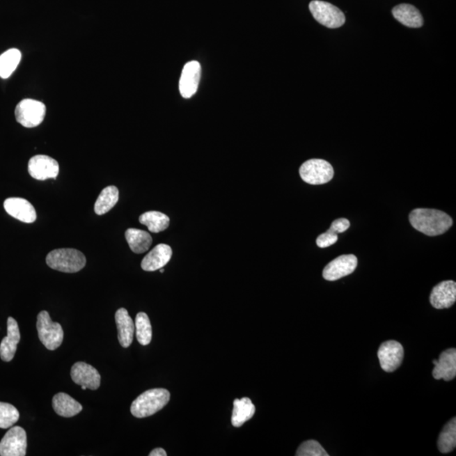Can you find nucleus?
Returning a JSON list of instances; mask_svg holds the SVG:
<instances>
[{
    "label": "nucleus",
    "mask_w": 456,
    "mask_h": 456,
    "mask_svg": "<svg viewBox=\"0 0 456 456\" xmlns=\"http://www.w3.org/2000/svg\"><path fill=\"white\" fill-rule=\"evenodd\" d=\"M435 367L433 376L435 379L450 382L456 376V350L455 348L448 349L443 352L439 360H434Z\"/></svg>",
    "instance_id": "nucleus-17"
},
{
    "label": "nucleus",
    "mask_w": 456,
    "mask_h": 456,
    "mask_svg": "<svg viewBox=\"0 0 456 456\" xmlns=\"http://www.w3.org/2000/svg\"><path fill=\"white\" fill-rule=\"evenodd\" d=\"M201 66L199 62L190 61L184 67L180 81L182 97L190 98L196 93L201 80Z\"/></svg>",
    "instance_id": "nucleus-13"
},
{
    "label": "nucleus",
    "mask_w": 456,
    "mask_h": 456,
    "mask_svg": "<svg viewBox=\"0 0 456 456\" xmlns=\"http://www.w3.org/2000/svg\"><path fill=\"white\" fill-rule=\"evenodd\" d=\"M125 237L130 249L136 253H143L148 251L152 244V237L148 232L136 228H129Z\"/></svg>",
    "instance_id": "nucleus-23"
},
{
    "label": "nucleus",
    "mask_w": 456,
    "mask_h": 456,
    "mask_svg": "<svg viewBox=\"0 0 456 456\" xmlns=\"http://www.w3.org/2000/svg\"><path fill=\"white\" fill-rule=\"evenodd\" d=\"M301 178L307 184L320 185L327 184L334 177V169L328 162L310 159L305 162L299 169Z\"/></svg>",
    "instance_id": "nucleus-7"
},
{
    "label": "nucleus",
    "mask_w": 456,
    "mask_h": 456,
    "mask_svg": "<svg viewBox=\"0 0 456 456\" xmlns=\"http://www.w3.org/2000/svg\"><path fill=\"white\" fill-rule=\"evenodd\" d=\"M81 388H82V390L86 391L87 388H86V386H81Z\"/></svg>",
    "instance_id": "nucleus-34"
},
{
    "label": "nucleus",
    "mask_w": 456,
    "mask_h": 456,
    "mask_svg": "<svg viewBox=\"0 0 456 456\" xmlns=\"http://www.w3.org/2000/svg\"><path fill=\"white\" fill-rule=\"evenodd\" d=\"M19 340H21V333H19L18 323L12 317H9L7 320V336L0 344V358L3 362H10L14 359Z\"/></svg>",
    "instance_id": "nucleus-15"
},
{
    "label": "nucleus",
    "mask_w": 456,
    "mask_h": 456,
    "mask_svg": "<svg viewBox=\"0 0 456 456\" xmlns=\"http://www.w3.org/2000/svg\"><path fill=\"white\" fill-rule=\"evenodd\" d=\"M115 321L118 328V342L123 347H129L133 343L134 334L136 331V325L132 317L125 308H121L115 314Z\"/></svg>",
    "instance_id": "nucleus-19"
},
{
    "label": "nucleus",
    "mask_w": 456,
    "mask_h": 456,
    "mask_svg": "<svg viewBox=\"0 0 456 456\" xmlns=\"http://www.w3.org/2000/svg\"><path fill=\"white\" fill-rule=\"evenodd\" d=\"M160 272H161V273H164V269H162V268H161V269H160Z\"/></svg>",
    "instance_id": "nucleus-35"
},
{
    "label": "nucleus",
    "mask_w": 456,
    "mask_h": 456,
    "mask_svg": "<svg viewBox=\"0 0 456 456\" xmlns=\"http://www.w3.org/2000/svg\"><path fill=\"white\" fill-rule=\"evenodd\" d=\"M3 207L12 217L25 223H33L37 219L34 206L22 198H9L3 202Z\"/></svg>",
    "instance_id": "nucleus-14"
},
{
    "label": "nucleus",
    "mask_w": 456,
    "mask_h": 456,
    "mask_svg": "<svg viewBox=\"0 0 456 456\" xmlns=\"http://www.w3.org/2000/svg\"><path fill=\"white\" fill-rule=\"evenodd\" d=\"M309 10L317 22L328 29H339L346 22L343 12L328 2L313 0L309 3Z\"/></svg>",
    "instance_id": "nucleus-5"
},
{
    "label": "nucleus",
    "mask_w": 456,
    "mask_h": 456,
    "mask_svg": "<svg viewBox=\"0 0 456 456\" xmlns=\"http://www.w3.org/2000/svg\"><path fill=\"white\" fill-rule=\"evenodd\" d=\"M29 172L30 175L37 180L45 181L49 178L56 180L59 173V165L54 158L45 155H38L31 158Z\"/></svg>",
    "instance_id": "nucleus-9"
},
{
    "label": "nucleus",
    "mask_w": 456,
    "mask_h": 456,
    "mask_svg": "<svg viewBox=\"0 0 456 456\" xmlns=\"http://www.w3.org/2000/svg\"><path fill=\"white\" fill-rule=\"evenodd\" d=\"M27 438L26 431L21 427H11L0 441V455L25 456Z\"/></svg>",
    "instance_id": "nucleus-8"
},
{
    "label": "nucleus",
    "mask_w": 456,
    "mask_h": 456,
    "mask_svg": "<svg viewBox=\"0 0 456 456\" xmlns=\"http://www.w3.org/2000/svg\"><path fill=\"white\" fill-rule=\"evenodd\" d=\"M150 456H166V452L162 448H157L149 454Z\"/></svg>",
    "instance_id": "nucleus-33"
},
{
    "label": "nucleus",
    "mask_w": 456,
    "mask_h": 456,
    "mask_svg": "<svg viewBox=\"0 0 456 456\" xmlns=\"http://www.w3.org/2000/svg\"><path fill=\"white\" fill-rule=\"evenodd\" d=\"M172 255V249L169 245L158 244L143 259L141 268L146 272L157 271L169 262Z\"/></svg>",
    "instance_id": "nucleus-18"
},
{
    "label": "nucleus",
    "mask_w": 456,
    "mask_h": 456,
    "mask_svg": "<svg viewBox=\"0 0 456 456\" xmlns=\"http://www.w3.org/2000/svg\"><path fill=\"white\" fill-rule=\"evenodd\" d=\"M120 199V191L115 186H108L102 189L94 205L95 213L98 216L104 215L112 210Z\"/></svg>",
    "instance_id": "nucleus-24"
},
{
    "label": "nucleus",
    "mask_w": 456,
    "mask_h": 456,
    "mask_svg": "<svg viewBox=\"0 0 456 456\" xmlns=\"http://www.w3.org/2000/svg\"><path fill=\"white\" fill-rule=\"evenodd\" d=\"M255 414V406L251 400L247 398L235 399L233 402V411L232 415V424L234 427H239L251 419Z\"/></svg>",
    "instance_id": "nucleus-22"
},
{
    "label": "nucleus",
    "mask_w": 456,
    "mask_h": 456,
    "mask_svg": "<svg viewBox=\"0 0 456 456\" xmlns=\"http://www.w3.org/2000/svg\"><path fill=\"white\" fill-rule=\"evenodd\" d=\"M47 265L55 271L75 273L86 267L84 253L74 249H58L51 251L46 258Z\"/></svg>",
    "instance_id": "nucleus-3"
},
{
    "label": "nucleus",
    "mask_w": 456,
    "mask_h": 456,
    "mask_svg": "<svg viewBox=\"0 0 456 456\" xmlns=\"http://www.w3.org/2000/svg\"><path fill=\"white\" fill-rule=\"evenodd\" d=\"M456 300V283L453 281H442L433 289L430 295L432 306L437 309L450 308Z\"/></svg>",
    "instance_id": "nucleus-16"
},
{
    "label": "nucleus",
    "mask_w": 456,
    "mask_h": 456,
    "mask_svg": "<svg viewBox=\"0 0 456 456\" xmlns=\"http://www.w3.org/2000/svg\"><path fill=\"white\" fill-rule=\"evenodd\" d=\"M170 400V393L165 388L146 391L134 400L130 411L137 418H148L164 408Z\"/></svg>",
    "instance_id": "nucleus-2"
},
{
    "label": "nucleus",
    "mask_w": 456,
    "mask_h": 456,
    "mask_svg": "<svg viewBox=\"0 0 456 456\" xmlns=\"http://www.w3.org/2000/svg\"><path fill=\"white\" fill-rule=\"evenodd\" d=\"M349 227H350V221L345 218H340L333 221L330 229L336 233H342L347 231Z\"/></svg>",
    "instance_id": "nucleus-32"
},
{
    "label": "nucleus",
    "mask_w": 456,
    "mask_h": 456,
    "mask_svg": "<svg viewBox=\"0 0 456 456\" xmlns=\"http://www.w3.org/2000/svg\"><path fill=\"white\" fill-rule=\"evenodd\" d=\"M134 325L139 343L142 346L149 345L152 339V328L148 315L146 313H139Z\"/></svg>",
    "instance_id": "nucleus-28"
},
{
    "label": "nucleus",
    "mask_w": 456,
    "mask_h": 456,
    "mask_svg": "<svg viewBox=\"0 0 456 456\" xmlns=\"http://www.w3.org/2000/svg\"><path fill=\"white\" fill-rule=\"evenodd\" d=\"M392 14L400 23L411 29H419L423 25V18L416 8L408 3H402L393 8Z\"/></svg>",
    "instance_id": "nucleus-20"
},
{
    "label": "nucleus",
    "mask_w": 456,
    "mask_h": 456,
    "mask_svg": "<svg viewBox=\"0 0 456 456\" xmlns=\"http://www.w3.org/2000/svg\"><path fill=\"white\" fill-rule=\"evenodd\" d=\"M358 267V259L354 255H344L336 258L324 267L323 277L327 281H336L350 275Z\"/></svg>",
    "instance_id": "nucleus-11"
},
{
    "label": "nucleus",
    "mask_w": 456,
    "mask_h": 456,
    "mask_svg": "<svg viewBox=\"0 0 456 456\" xmlns=\"http://www.w3.org/2000/svg\"><path fill=\"white\" fill-rule=\"evenodd\" d=\"M378 358L382 370L387 372H394L400 366L404 359V348L395 340H388L380 346Z\"/></svg>",
    "instance_id": "nucleus-10"
},
{
    "label": "nucleus",
    "mask_w": 456,
    "mask_h": 456,
    "mask_svg": "<svg viewBox=\"0 0 456 456\" xmlns=\"http://www.w3.org/2000/svg\"><path fill=\"white\" fill-rule=\"evenodd\" d=\"M337 240H338L337 233L331 231V229H329L327 233L320 234L318 239L316 240V244L318 245V247L324 249L335 244Z\"/></svg>",
    "instance_id": "nucleus-31"
},
{
    "label": "nucleus",
    "mask_w": 456,
    "mask_h": 456,
    "mask_svg": "<svg viewBox=\"0 0 456 456\" xmlns=\"http://www.w3.org/2000/svg\"><path fill=\"white\" fill-rule=\"evenodd\" d=\"M456 446V420L452 418L446 424L440 434L438 440L439 450L446 454L453 451Z\"/></svg>",
    "instance_id": "nucleus-27"
},
{
    "label": "nucleus",
    "mask_w": 456,
    "mask_h": 456,
    "mask_svg": "<svg viewBox=\"0 0 456 456\" xmlns=\"http://www.w3.org/2000/svg\"><path fill=\"white\" fill-rule=\"evenodd\" d=\"M22 59L18 49H11L0 55V77L7 79L17 70Z\"/></svg>",
    "instance_id": "nucleus-26"
},
{
    "label": "nucleus",
    "mask_w": 456,
    "mask_h": 456,
    "mask_svg": "<svg viewBox=\"0 0 456 456\" xmlns=\"http://www.w3.org/2000/svg\"><path fill=\"white\" fill-rule=\"evenodd\" d=\"M15 114L19 124L26 128H35L45 120L46 106L45 103L33 99H24L18 103Z\"/></svg>",
    "instance_id": "nucleus-6"
},
{
    "label": "nucleus",
    "mask_w": 456,
    "mask_h": 456,
    "mask_svg": "<svg viewBox=\"0 0 456 456\" xmlns=\"http://www.w3.org/2000/svg\"><path fill=\"white\" fill-rule=\"evenodd\" d=\"M71 379L79 386H84L91 391H96L101 384V375L91 365L78 362L73 365L70 372Z\"/></svg>",
    "instance_id": "nucleus-12"
},
{
    "label": "nucleus",
    "mask_w": 456,
    "mask_h": 456,
    "mask_svg": "<svg viewBox=\"0 0 456 456\" xmlns=\"http://www.w3.org/2000/svg\"><path fill=\"white\" fill-rule=\"evenodd\" d=\"M410 223L427 236L441 235L453 225V220L446 212L434 209H415L409 215Z\"/></svg>",
    "instance_id": "nucleus-1"
},
{
    "label": "nucleus",
    "mask_w": 456,
    "mask_h": 456,
    "mask_svg": "<svg viewBox=\"0 0 456 456\" xmlns=\"http://www.w3.org/2000/svg\"><path fill=\"white\" fill-rule=\"evenodd\" d=\"M19 411L13 405L0 402V428H9L18 422Z\"/></svg>",
    "instance_id": "nucleus-29"
},
{
    "label": "nucleus",
    "mask_w": 456,
    "mask_h": 456,
    "mask_svg": "<svg viewBox=\"0 0 456 456\" xmlns=\"http://www.w3.org/2000/svg\"><path fill=\"white\" fill-rule=\"evenodd\" d=\"M37 329L39 339L47 350L54 351L61 346L63 331L61 324L55 323L45 310L38 315Z\"/></svg>",
    "instance_id": "nucleus-4"
},
{
    "label": "nucleus",
    "mask_w": 456,
    "mask_h": 456,
    "mask_svg": "<svg viewBox=\"0 0 456 456\" xmlns=\"http://www.w3.org/2000/svg\"><path fill=\"white\" fill-rule=\"evenodd\" d=\"M297 456H328L327 452L315 440H308L301 445L297 450Z\"/></svg>",
    "instance_id": "nucleus-30"
},
{
    "label": "nucleus",
    "mask_w": 456,
    "mask_h": 456,
    "mask_svg": "<svg viewBox=\"0 0 456 456\" xmlns=\"http://www.w3.org/2000/svg\"><path fill=\"white\" fill-rule=\"evenodd\" d=\"M52 403H53L54 411L58 416H63V418H72V416L80 414L83 409L81 403H79L70 395L65 393L55 395Z\"/></svg>",
    "instance_id": "nucleus-21"
},
{
    "label": "nucleus",
    "mask_w": 456,
    "mask_h": 456,
    "mask_svg": "<svg viewBox=\"0 0 456 456\" xmlns=\"http://www.w3.org/2000/svg\"><path fill=\"white\" fill-rule=\"evenodd\" d=\"M139 221L143 225L148 228L149 231L158 233L165 231L169 227L170 219L165 214L159 212H148L139 218Z\"/></svg>",
    "instance_id": "nucleus-25"
}]
</instances>
